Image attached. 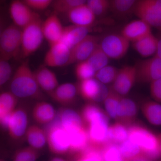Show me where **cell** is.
Returning a JSON list of instances; mask_svg holds the SVG:
<instances>
[{"mask_svg":"<svg viewBox=\"0 0 161 161\" xmlns=\"http://www.w3.org/2000/svg\"><path fill=\"white\" fill-rule=\"evenodd\" d=\"M158 137H159V138H160L161 139V133H160V134H158Z\"/></svg>","mask_w":161,"mask_h":161,"instance_id":"51","label":"cell"},{"mask_svg":"<svg viewBox=\"0 0 161 161\" xmlns=\"http://www.w3.org/2000/svg\"><path fill=\"white\" fill-rule=\"evenodd\" d=\"M157 43L158 38L152 32L133 42V47L142 57L148 58L153 56L155 54Z\"/></svg>","mask_w":161,"mask_h":161,"instance_id":"23","label":"cell"},{"mask_svg":"<svg viewBox=\"0 0 161 161\" xmlns=\"http://www.w3.org/2000/svg\"><path fill=\"white\" fill-rule=\"evenodd\" d=\"M9 89L18 98L40 99L43 97L28 61H24L17 69L10 80Z\"/></svg>","mask_w":161,"mask_h":161,"instance_id":"1","label":"cell"},{"mask_svg":"<svg viewBox=\"0 0 161 161\" xmlns=\"http://www.w3.org/2000/svg\"><path fill=\"white\" fill-rule=\"evenodd\" d=\"M143 115L150 123L161 125V104L154 100H147L141 105Z\"/></svg>","mask_w":161,"mask_h":161,"instance_id":"26","label":"cell"},{"mask_svg":"<svg viewBox=\"0 0 161 161\" xmlns=\"http://www.w3.org/2000/svg\"><path fill=\"white\" fill-rule=\"evenodd\" d=\"M50 161H66L64 159H62L61 158H52L51 160Z\"/></svg>","mask_w":161,"mask_h":161,"instance_id":"48","label":"cell"},{"mask_svg":"<svg viewBox=\"0 0 161 161\" xmlns=\"http://www.w3.org/2000/svg\"><path fill=\"white\" fill-rule=\"evenodd\" d=\"M33 10L43 11L52 6L54 0H22Z\"/></svg>","mask_w":161,"mask_h":161,"instance_id":"42","label":"cell"},{"mask_svg":"<svg viewBox=\"0 0 161 161\" xmlns=\"http://www.w3.org/2000/svg\"><path fill=\"white\" fill-rule=\"evenodd\" d=\"M17 97L10 92H3L0 94V114L3 116L9 115L17 104Z\"/></svg>","mask_w":161,"mask_h":161,"instance_id":"31","label":"cell"},{"mask_svg":"<svg viewBox=\"0 0 161 161\" xmlns=\"http://www.w3.org/2000/svg\"><path fill=\"white\" fill-rule=\"evenodd\" d=\"M78 93L77 87L75 85L66 83L58 86L50 96L58 103L69 105L75 102Z\"/></svg>","mask_w":161,"mask_h":161,"instance_id":"22","label":"cell"},{"mask_svg":"<svg viewBox=\"0 0 161 161\" xmlns=\"http://www.w3.org/2000/svg\"><path fill=\"white\" fill-rule=\"evenodd\" d=\"M122 98V95L115 92L112 88L109 90L108 95L104 100V103L107 114L111 118L116 119L119 105Z\"/></svg>","mask_w":161,"mask_h":161,"instance_id":"32","label":"cell"},{"mask_svg":"<svg viewBox=\"0 0 161 161\" xmlns=\"http://www.w3.org/2000/svg\"><path fill=\"white\" fill-rule=\"evenodd\" d=\"M46 136L47 142L52 153L58 155L69 153V136L57 119L48 127Z\"/></svg>","mask_w":161,"mask_h":161,"instance_id":"5","label":"cell"},{"mask_svg":"<svg viewBox=\"0 0 161 161\" xmlns=\"http://www.w3.org/2000/svg\"><path fill=\"white\" fill-rule=\"evenodd\" d=\"M78 93L85 100L100 102L104 101L109 90L95 78L80 80L77 87Z\"/></svg>","mask_w":161,"mask_h":161,"instance_id":"7","label":"cell"},{"mask_svg":"<svg viewBox=\"0 0 161 161\" xmlns=\"http://www.w3.org/2000/svg\"><path fill=\"white\" fill-rule=\"evenodd\" d=\"M104 161H125L118 144L108 142L101 149Z\"/></svg>","mask_w":161,"mask_h":161,"instance_id":"35","label":"cell"},{"mask_svg":"<svg viewBox=\"0 0 161 161\" xmlns=\"http://www.w3.org/2000/svg\"><path fill=\"white\" fill-rule=\"evenodd\" d=\"M140 147L145 156L152 161L160 158L159 138L151 130L140 125L132 124L128 128V138Z\"/></svg>","mask_w":161,"mask_h":161,"instance_id":"2","label":"cell"},{"mask_svg":"<svg viewBox=\"0 0 161 161\" xmlns=\"http://www.w3.org/2000/svg\"><path fill=\"white\" fill-rule=\"evenodd\" d=\"M86 4L96 17L103 15L111 8V0H87Z\"/></svg>","mask_w":161,"mask_h":161,"instance_id":"39","label":"cell"},{"mask_svg":"<svg viewBox=\"0 0 161 161\" xmlns=\"http://www.w3.org/2000/svg\"><path fill=\"white\" fill-rule=\"evenodd\" d=\"M57 119L65 130L84 126L81 116L70 109L60 110Z\"/></svg>","mask_w":161,"mask_h":161,"instance_id":"25","label":"cell"},{"mask_svg":"<svg viewBox=\"0 0 161 161\" xmlns=\"http://www.w3.org/2000/svg\"><path fill=\"white\" fill-rule=\"evenodd\" d=\"M87 0H54L52 6L56 13L66 14L77 6L86 4Z\"/></svg>","mask_w":161,"mask_h":161,"instance_id":"34","label":"cell"},{"mask_svg":"<svg viewBox=\"0 0 161 161\" xmlns=\"http://www.w3.org/2000/svg\"><path fill=\"white\" fill-rule=\"evenodd\" d=\"M159 138V145H158V152L159 154L160 158H161V139L158 137Z\"/></svg>","mask_w":161,"mask_h":161,"instance_id":"47","label":"cell"},{"mask_svg":"<svg viewBox=\"0 0 161 161\" xmlns=\"http://www.w3.org/2000/svg\"><path fill=\"white\" fill-rule=\"evenodd\" d=\"M139 0H111V8L114 13L125 15L134 11Z\"/></svg>","mask_w":161,"mask_h":161,"instance_id":"33","label":"cell"},{"mask_svg":"<svg viewBox=\"0 0 161 161\" xmlns=\"http://www.w3.org/2000/svg\"><path fill=\"white\" fill-rule=\"evenodd\" d=\"M65 14L73 25L87 27H91L96 17L86 3L75 7Z\"/></svg>","mask_w":161,"mask_h":161,"instance_id":"17","label":"cell"},{"mask_svg":"<svg viewBox=\"0 0 161 161\" xmlns=\"http://www.w3.org/2000/svg\"><path fill=\"white\" fill-rule=\"evenodd\" d=\"M77 64L75 74L79 81L94 78L96 72L86 60Z\"/></svg>","mask_w":161,"mask_h":161,"instance_id":"38","label":"cell"},{"mask_svg":"<svg viewBox=\"0 0 161 161\" xmlns=\"http://www.w3.org/2000/svg\"><path fill=\"white\" fill-rule=\"evenodd\" d=\"M66 131L69 137V153L72 155H78L89 146L88 132L85 126Z\"/></svg>","mask_w":161,"mask_h":161,"instance_id":"16","label":"cell"},{"mask_svg":"<svg viewBox=\"0 0 161 161\" xmlns=\"http://www.w3.org/2000/svg\"><path fill=\"white\" fill-rule=\"evenodd\" d=\"M86 61L96 72L108 65L109 58L102 49L99 43Z\"/></svg>","mask_w":161,"mask_h":161,"instance_id":"30","label":"cell"},{"mask_svg":"<svg viewBox=\"0 0 161 161\" xmlns=\"http://www.w3.org/2000/svg\"><path fill=\"white\" fill-rule=\"evenodd\" d=\"M136 67L138 82L150 83L161 78V60L154 56L142 60Z\"/></svg>","mask_w":161,"mask_h":161,"instance_id":"9","label":"cell"},{"mask_svg":"<svg viewBox=\"0 0 161 161\" xmlns=\"http://www.w3.org/2000/svg\"><path fill=\"white\" fill-rule=\"evenodd\" d=\"M28 118L23 109H15L10 113L6 129L12 139L17 140L22 138L27 130Z\"/></svg>","mask_w":161,"mask_h":161,"instance_id":"14","label":"cell"},{"mask_svg":"<svg viewBox=\"0 0 161 161\" xmlns=\"http://www.w3.org/2000/svg\"><path fill=\"white\" fill-rule=\"evenodd\" d=\"M34 73L40 88L49 95L59 86L56 75L46 65L40 66Z\"/></svg>","mask_w":161,"mask_h":161,"instance_id":"18","label":"cell"},{"mask_svg":"<svg viewBox=\"0 0 161 161\" xmlns=\"http://www.w3.org/2000/svg\"><path fill=\"white\" fill-rule=\"evenodd\" d=\"M91 27L72 25L64 27L61 41L71 49L89 35Z\"/></svg>","mask_w":161,"mask_h":161,"instance_id":"20","label":"cell"},{"mask_svg":"<svg viewBox=\"0 0 161 161\" xmlns=\"http://www.w3.org/2000/svg\"><path fill=\"white\" fill-rule=\"evenodd\" d=\"M153 56L161 60V37L158 38L157 46L155 54Z\"/></svg>","mask_w":161,"mask_h":161,"instance_id":"44","label":"cell"},{"mask_svg":"<svg viewBox=\"0 0 161 161\" xmlns=\"http://www.w3.org/2000/svg\"><path fill=\"white\" fill-rule=\"evenodd\" d=\"M39 157L38 150L31 147L18 150L15 153L13 161H36Z\"/></svg>","mask_w":161,"mask_h":161,"instance_id":"40","label":"cell"},{"mask_svg":"<svg viewBox=\"0 0 161 161\" xmlns=\"http://www.w3.org/2000/svg\"><path fill=\"white\" fill-rule=\"evenodd\" d=\"M137 81L136 66L127 65L119 69L112 88L121 95H126Z\"/></svg>","mask_w":161,"mask_h":161,"instance_id":"11","label":"cell"},{"mask_svg":"<svg viewBox=\"0 0 161 161\" xmlns=\"http://www.w3.org/2000/svg\"><path fill=\"white\" fill-rule=\"evenodd\" d=\"M151 27L141 19L134 20L122 30L121 34L130 42H134L152 33Z\"/></svg>","mask_w":161,"mask_h":161,"instance_id":"19","label":"cell"},{"mask_svg":"<svg viewBox=\"0 0 161 161\" xmlns=\"http://www.w3.org/2000/svg\"><path fill=\"white\" fill-rule=\"evenodd\" d=\"M22 29L13 23L7 25L0 37V57L9 60L21 56Z\"/></svg>","mask_w":161,"mask_h":161,"instance_id":"4","label":"cell"},{"mask_svg":"<svg viewBox=\"0 0 161 161\" xmlns=\"http://www.w3.org/2000/svg\"><path fill=\"white\" fill-rule=\"evenodd\" d=\"M108 137L109 142L118 145L121 143L128 139V128L124 124L117 122L109 127Z\"/></svg>","mask_w":161,"mask_h":161,"instance_id":"29","label":"cell"},{"mask_svg":"<svg viewBox=\"0 0 161 161\" xmlns=\"http://www.w3.org/2000/svg\"><path fill=\"white\" fill-rule=\"evenodd\" d=\"M70 49L61 41L50 45L44 57V65L52 67L68 65Z\"/></svg>","mask_w":161,"mask_h":161,"instance_id":"12","label":"cell"},{"mask_svg":"<svg viewBox=\"0 0 161 161\" xmlns=\"http://www.w3.org/2000/svg\"><path fill=\"white\" fill-rule=\"evenodd\" d=\"M36 13L22 0H12L9 4V14L12 23L21 29L31 22Z\"/></svg>","mask_w":161,"mask_h":161,"instance_id":"13","label":"cell"},{"mask_svg":"<svg viewBox=\"0 0 161 161\" xmlns=\"http://www.w3.org/2000/svg\"><path fill=\"white\" fill-rule=\"evenodd\" d=\"M26 137L30 147L36 150L43 149L46 145V133L38 126H30L26 130Z\"/></svg>","mask_w":161,"mask_h":161,"instance_id":"27","label":"cell"},{"mask_svg":"<svg viewBox=\"0 0 161 161\" xmlns=\"http://www.w3.org/2000/svg\"><path fill=\"white\" fill-rule=\"evenodd\" d=\"M133 161H152L150 160L149 159L147 158H142L138 159L135 160Z\"/></svg>","mask_w":161,"mask_h":161,"instance_id":"49","label":"cell"},{"mask_svg":"<svg viewBox=\"0 0 161 161\" xmlns=\"http://www.w3.org/2000/svg\"><path fill=\"white\" fill-rule=\"evenodd\" d=\"M133 12L151 27L161 31V0H139Z\"/></svg>","mask_w":161,"mask_h":161,"instance_id":"6","label":"cell"},{"mask_svg":"<svg viewBox=\"0 0 161 161\" xmlns=\"http://www.w3.org/2000/svg\"><path fill=\"white\" fill-rule=\"evenodd\" d=\"M6 0H0V3H1V4H2V3L6 2Z\"/></svg>","mask_w":161,"mask_h":161,"instance_id":"50","label":"cell"},{"mask_svg":"<svg viewBox=\"0 0 161 161\" xmlns=\"http://www.w3.org/2000/svg\"><path fill=\"white\" fill-rule=\"evenodd\" d=\"M0 4H1V3ZM5 18L6 17H5V12H4L3 8L0 5V23L6 22Z\"/></svg>","mask_w":161,"mask_h":161,"instance_id":"45","label":"cell"},{"mask_svg":"<svg viewBox=\"0 0 161 161\" xmlns=\"http://www.w3.org/2000/svg\"><path fill=\"white\" fill-rule=\"evenodd\" d=\"M9 61L0 57V87L5 85L11 78L12 69Z\"/></svg>","mask_w":161,"mask_h":161,"instance_id":"41","label":"cell"},{"mask_svg":"<svg viewBox=\"0 0 161 161\" xmlns=\"http://www.w3.org/2000/svg\"><path fill=\"white\" fill-rule=\"evenodd\" d=\"M130 42L121 34H111L104 38L99 44L109 58L119 59L126 54Z\"/></svg>","mask_w":161,"mask_h":161,"instance_id":"8","label":"cell"},{"mask_svg":"<svg viewBox=\"0 0 161 161\" xmlns=\"http://www.w3.org/2000/svg\"><path fill=\"white\" fill-rule=\"evenodd\" d=\"M42 29L44 38L50 45L61 41L64 27L58 14L53 12L43 21Z\"/></svg>","mask_w":161,"mask_h":161,"instance_id":"15","label":"cell"},{"mask_svg":"<svg viewBox=\"0 0 161 161\" xmlns=\"http://www.w3.org/2000/svg\"><path fill=\"white\" fill-rule=\"evenodd\" d=\"M99 43L97 36L88 35L70 49L68 65L86 60Z\"/></svg>","mask_w":161,"mask_h":161,"instance_id":"10","label":"cell"},{"mask_svg":"<svg viewBox=\"0 0 161 161\" xmlns=\"http://www.w3.org/2000/svg\"><path fill=\"white\" fill-rule=\"evenodd\" d=\"M32 116L34 119L38 123H48L55 118L56 112L50 104L46 102H40L34 107Z\"/></svg>","mask_w":161,"mask_h":161,"instance_id":"24","label":"cell"},{"mask_svg":"<svg viewBox=\"0 0 161 161\" xmlns=\"http://www.w3.org/2000/svg\"><path fill=\"white\" fill-rule=\"evenodd\" d=\"M43 20L36 12L32 19L22 28L21 56L28 58L37 51L42 45L43 39Z\"/></svg>","mask_w":161,"mask_h":161,"instance_id":"3","label":"cell"},{"mask_svg":"<svg viewBox=\"0 0 161 161\" xmlns=\"http://www.w3.org/2000/svg\"><path fill=\"white\" fill-rule=\"evenodd\" d=\"M119 147L125 161H133L142 158H147L140 147L129 140L119 144Z\"/></svg>","mask_w":161,"mask_h":161,"instance_id":"28","label":"cell"},{"mask_svg":"<svg viewBox=\"0 0 161 161\" xmlns=\"http://www.w3.org/2000/svg\"><path fill=\"white\" fill-rule=\"evenodd\" d=\"M137 115V108L134 102L122 97L119 105L116 119L130 126L135 121Z\"/></svg>","mask_w":161,"mask_h":161,"instance_id":"21","label":"cell"},{"mask_svg":"<svg viewBox=\"0 0 161 161\" xmlns=\"http://www.w3.org/2000/svg\"><path fill=\"white\" fill-rule=\"evenodd\" d=\"M6 22H2L0 23V37H1V35H2V33L4 30V28L6 27Z\"/></svg>","mask_w":161,"mask_h":161,"instance_id":"46","label":"cell"},{"mask_svg":"<svg viewBox=\"0 0 161 161\" xmlns=\"http://www.w3.org/2000/svg\"><path fill=\"white\" fill-rule=\"evenodd\" d=\"M75 157V161H104L100 149L91 146Z\"/></svg>","mask_w":161,"mask_h":161,"instance_id":"37","label":"cell"},{"mask_svg":"<svg viewBox=\"0 0 161 161\" xmlns=\"http://www.w3.org/2000/svg\"><path fill=\"white\" fill-rule=\"evenodd\" d=\"M118 71L119 69L115 67L107 65L96 71L94 77L104 84L113 83Z\"/></svg>","mask_w":161,"mask_h":161,"instance_id":"36","label":"cell"},{"mask_svg":"<svg viewBox=\"0 0 161 161\" xmlns=\"http://www.w3.org/2000/svg\"><path fill=\"white\" fill-rule=\"evenodd\" d=\"M150 84V94L155 101L161 103V78L152 81Z\"/></svg>","mask_w":161,"mask_h":161,"instance_id":"43","label":"cell"}]
</instances>
